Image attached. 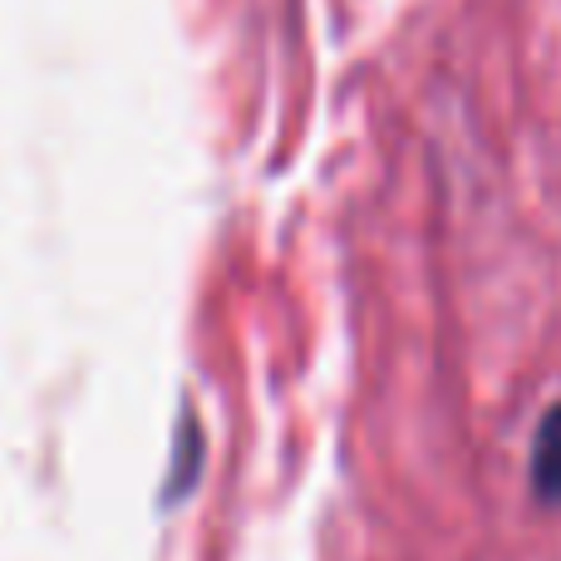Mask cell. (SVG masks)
I'll return each mask as SVG.
<instances>
[{
	"mask_svg": "<svg viewBox=\"0 0 561 561\" xmlns=\"http://www.w3.org/2000/svg\"><path fill=\"white\" fill-rule=\"evenodd\" d=\"M533 483L547 503H561V404L547 414L542 434H537V454H533Z\"/></svg>",
	"mask_w": 561,
	"mask_h": 561,
	"instance_id": "obj_1",
	"label": "cell"
}]
</instances>
